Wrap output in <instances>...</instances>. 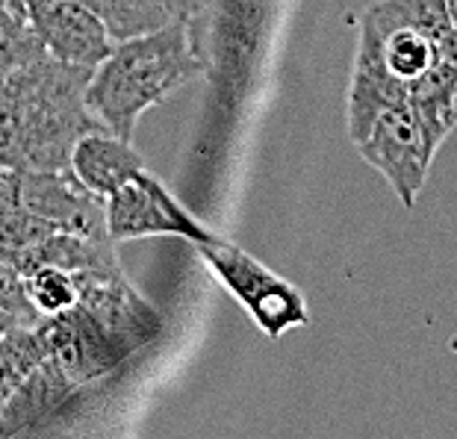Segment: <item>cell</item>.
Returning a JSON list of instances; mask_svg holds the SVG:
<instances>
[{"mask_svg": "<svg viewBox=\"0 0 457 439\" xmlns=\"http://www.w3.org/2000/svg\"><path fill=\"white\" fill-rule=\"evenodd\" d=\"M440 62L452 65L454 74H457V27H452V30L443 36V42H440Z\"/></svg>", "mask_w": 457, "mask_h": 439, "instance_id": "cell-21", "label": "cell"}, {"mask_svg": "<svg viewBox=\"0 0 457 439\" xmlns=\"http://www.w3.org/2000/svg\"><path fill=\"white\" fill-rule=\"evenodd\" d=\"M0 307L6 313H12L21 327H36L45 316L33 307L30 295H27V283L24 275L18 271L12 262H6L0 257Z\"/></svg>", "mask_w": 457, "mask_h": 439, "instance_id": "cell-19", "label": "cell"}, {"mask_svg": "<svg viewBox=\"0 0 457 439\" xmlns=\"http://www.w3.org/2000/svg\"><path fill=\"white\" fill-rule=\"evenodd\" d=\"M106 233L112 242L145 239V236H180L189 242H210L216 233L189 216L178 198L154 178L148 169H139L104 198Z\"/></svg>", "mask_w": 457, "mask_h": 439, "instance_id": "cell-5", "label": "cell"}, {"mask_svg": "<svg viewBox=\"0 0 457 439\" xmlns=\"http://www.w3.org/2000/svg\"><path fill=\"white\" fill-rule=\"evenodd\" d=\"M27 15L45 51L68 65H101L115 45L98 18L74 0H27Z\"/></svg>", "mask_w": 457, "mask_h": 439, "instance_id": "cell-10", "label": "cell"}, {"mask_svg": "<svg viewBox=\"0 0 457 439\" xmlns=\"http://www.w3.org/2000/svg\"><path fill=\"white\" fill-rule=\"evenodd\" d=\"M15 203H21L33 216L51 221L56 230L77 233V236L110 239L104 198L92 189H86L71 169L18 171Z\"/></svg>", "mask_w": 457, "mask_h": 439, "instance_id": "cell-9", "label": "cell"}, {"mask_svg": "<svg viewBox=\"0 0 457 439\" xmlns=\"http://www.w3.org/2000/svg\"><path fill=\"white\" fill-rule=\"evenodd\" d=\"M51 233H56L54 224L33 216L21 203H0V248H27Z\"/></svg>", "mask_w": 457, "mask_h": 439, "instance_id": "cell-18", "label": "cell"}, {"mask_svg": "<svg viewBox=\"0 0 457 439\" xmlns=\"http://www.w3.org/2000/svg\"><path fill=\"white\" fill-rule=\"evenodd\" d=\"M357 151L363 162L381 171L393 186L395 198L407 210L416 203V195L425 186L428 169L434 162V148L428 145L420 115L411 104H395L375 119L366 139L357 142Z\"/></svg>", "mask_w": 457, "mask_h": 439, "instance_id": "cell-6", "label": "cell"}, {"mask_svg": "<svg viewBox=\"0 0 457 439\" xmlns=\"http://www.w3.org/2000/svg\"><path fill=\"white\" fill-rule=\"evenodd\" d=\"M42 38L36 36L30 18L0 9V83L21 65L45 56Z\"/></svg>", "mask_w": 457, "mask_h": 439, "instance_id": "cell-16", "label": "cell"}, {"mask_svg": "<svg viewBox=\"0 0 457 439\" xmlns=\"http://www.w3.org/2000/svg\"><path fill=\"white\" fill-rule=\"evenodd\" d=\"M445 0H378L363 12L348 92V136L366 139L375 119L440 62V42L452 30Z\"/></svg>", "mask_w": 457, "mask_h": 439, "instance_id": "cell-1", "label": "cell"}, {"mask_svg": "<svg viewBox=\"0 0 457 439\" xmlns=\"http://www.w3.org/2000/svg\"><path fill=\"white\" fill-rule=\"evenodd\" d=\"M15 189H18V171L0 165V203L15 201Z\"/></svg>", "mask_w": 457, "mask_h": 439, "instance_id": "cell-22", "label": "cell"}, {"mask_svg": "<svg viewBox=\"0 0 457 439\" xmlns=\"http://www.w3.org/2000/svg\"><path fill=\"white\" fill-rule=\"evenodd\" d=\"M54 360H42L30 375L21 380V386L0 404V436H18L38 431L47 418H54L60 410L80 393Z\"/></svg>", "mask_w": 457, "mask_h": 439, "instance_id": "cell-11", "label": "cell"}, {"mask_svg": "<svg viewBox=\"0 0 457 439\" xmlns=\"http://www.w3.org/2000/svg\"><path fill=\"white\" fill-rule=\"evenodd\" d=\"M15 327H21V325H18V319L12 313H6L4 307H0V336L9 334V330H15Z\"/></svg>", "mask_w": 457, "mask_h": 439, "instance_id": "cell-23", "label": "cell"}, {"mask_svg": "<svg viewBox=\"0 0 457 439\" xmlns=\"http://www.w3.org/2000/svg\"><path fill=\"white\" fill-rule=\"evenodd\" d=\"M24 283L33 307L42 316H56L77 304V283L71 271H62L56 266H38L30 275H24Z\"/></svg>", "mask_w": 457, "mask_h": 439, "instance_id": "cell-17", "label": "cell"}, {"mask_svg": "<svg viewBox=\"0 0 457 439\" xmlns=\"http://www.w3.org/2000/svg\"><path fill=\"white\" fill-rule=\"evenodd\" d=\"M36 334L42 339L45 357L54 360L77 386L95 384L130 357V351L80 304L45 316L36 325Z\"/></svg>", "mask_w": 457, "mask_h": 439, "instance_id": "cell-7", "label": "cell"}, {"mask_svg": "<svg viewBox=\"0 0 457 439\" xmlns=\"http://www.w3.org/2000/svg\"><path fill=\"white\" fill-rule=\"evenodd\" d=\"M0 257L21 271L30 275L38 266H56L62 271H89V269H110L119 266L112 239L77 236V233L56 230L51 236L33 242L27 248H0Z\"/></svg>", "mask_w": 457, "mask_h": 439, "instance_id": "cell-12", "label": "cell"}, {"mask_svg": "<svg viewBox=\"0 0 457 439\" xmlns=\"http://www.w3.org/2000/svg\"><path fill=\"white\" fill-rule=\"evenodd\" d=\"M74 4L86 6L98 18L112 42L145 36L171 21L160 0H74Z\"/></svg>", "mask_w": 457, "mask_h": 439, "instance_id": "cell-14", "label": "cell"}, {"mask_svg": "<svg viewBox=\"0 0 457 439\" xmlns=\"http://www.w3.org/2000/svg\"><path fill=\"white\" fill-rule=\"evenodd\" d=\"M95 68L68 65L51 54L21 65L0 83V165L12 171L71 169L86 133L104 130L86 106Z\"/></svg>", "mask_w": 457, "mask_h": 439, "instance_id": "cell-2", "label": "cell"}, {"mask_svg": "<svg viewBox=\"0 0 457 439\" xmlns=\"http://www.w3.org/2000/svg\"><path fill=\"white\" fill-rule=\"evenodd\" d=\"M139 169H145V162L133 142L110 133L106 127L86 133L71 151V171L86 189H92L101 198L119 189Z\"/></svg>", "mask_w": 457, "mask_h": 439, "instance_id": "cell-13", "label": "cell"}, {"mask_svg": "<svg viewBox=\"0 0 457 439\" xmlns=\"http://www.w3.org/2000/svg\"><path fill=\"white\" fill-rule=\"evenodd\" d=\"M45 360L36 327H15L0 336V404L21 386V380Z\"/></svg>", "mask_w": 457, "mask_h": 439, "instance_id": "cell-15", "label": "cell"}, {"mask_svg": "<svg viewBox=\"0 0 457 439\" xmlns=\"http://www.w3.org/2000/svg\"><path fill=\"white\" fill-rule=\"evenodd\" d=\"M160 4L165 12H169V18L187 24L192 38H195L201 47H207V24H210L212 0H160Z\"/></svg>", "mask_w": 457, "mask_h": 439, "instance_id": "cell-20", "label": "cell"}, {"mask_svg": "<svg viewBox=\"0 0 457 439\" xmlns=\"http://www.w3.org/2000/svg\"><path fill=\"white\" fill-rule=\"evenodd\" d=\"M195 248L212 277L248 310V316L269 339H280L289 330L310 325V310L301 289L266 269L248 251L221 236L195 242Z\"/></svg>", "mask_w": 457, "mask_h": 439, "instance_id": "cell-4", "label": "cell"}, {"mask_svg": "<svg viewBox=\"0 0 457 439\" xmlns=\"http://www.w3.org/2000/svg\"><path fill=\"white\" fill-rule=\"evenodd\" d=\"M449 4V18H452V24L457 27V0H445Z\"/></svg>", "mask_w": 457, "mask_h": 439, "instance_id": "cell-24", "label": "cell"}, {"mask_svg": "<svg viewBox=\"0 0 457 439\" xmlns=\"http://www.w3.org/2000/svg\"><path fill=\"white\" fill-rule=\"evenodd\" d=\"M74 283L77 304L89 310L130 354L162 334V316L139 295L121 266L74 271Z\"/></svg>", "mask_w": 457, "mask_h": 439, "instance_id": "cell-8", "label": "cell"}, {"mask_svg": "<svg viewBox=\"0 0 457 439\" xmlns=\"http://www.w3.org/2000/svg\"><path fill=\"white\" fill-rule=\"evenodd\" d=\"M210 68L207 51L180 21L115 42L86 86V106L106 130L133 142L142 112Z\"/></svg>", "mask_w": 457, "mask_h": 439, "instance_id": "cell-3", "label": "cell"}]
</instances>
